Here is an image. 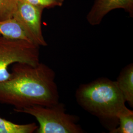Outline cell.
Here are the masks:
<instances>
[{
	"label": "cell",
	"instance_id": "obj_2",
	"mask_svg": "<svg viewBox=\"0 0 133 133\" xmlns=\"http://www.w3.org/2000/svg\"><path fill=\"white\" fill-rule=\"evenodd\" d=\"M76 97L83 109L109 123L110 132L117 127V115L126 102L115 81L101 78L82 84L76 90Z\"/></svg>",
	"mask_w": 133,
	"mask_h": 133
},
{
	"label": "cell",
	"instance_id": "obj_9",
	"mask_svg": "<svg viewBox=\"0 0 133 133\" xmlns=\"http://www.w3.org/2000/svg\"><path fill=\"white\" fill-rule=\"evenodd\" d=\"M38 128L35 122L19 124L0 117V133H33L36 132Z\"/></svg>",
	"mask_w": 133,
	"mask_h": 133
},
{
	"label": "cell",
	"instance_id": "obj_7",
	"mask_svg": "<svg viewBox=\"0 0 133 133\" xmlns=\"http://www.w3.org/2000/svg\"><path fill=\"white\" fill-rule=\"evenodd\" d=\"M126 102L133 107V65L130 64L124 67L115 81Z\"/></svg>",
	"mask_w": 133,
	"mask_h": 133
},
{
	"label": "cell",
	"instance_id": "obj_11",
	"mask_svg": "<svg viewBox=\"0 0 133 133\" xmlns=\"http://www.w3.org/2000/svg\"><path fill=\"white\" fill-rule=\"evenodd\" d=\"M17 0H0V20L13 17Z\"/></svg>",
	"mask_w": 133,
	"mask_h": 133
},
{
	"label": "cell",
	"instance_id": "obj_3",
	"mask_svg": "<svg viewBox=\"0 0 133 133\" xmlns=\"http://www.w3.org/2000/svg\"><path fill=\"white\" fill-rule=\"evenodd\" d=\"M14 111L33 116L39 126L37 133H82L84 131L77 124L76 116L66 112L64 105L59 102L50 106L34 105Z\"/></svg>",
	"mask_w": 133,
	"mask_h": 133
},
{
	"label": "cell",
	"instance_id": "obj_8",
	"mask_svg": "<svg viewBox=\"0 0 133 133\" xmlns=\"http://www.w3.org/2000/svg\"><path fill=\"white\" fill-rule=\"evenodd\" d=\"M0 35L10 39L25 40L33 43L19 22L13 17L0 20Z\"/></svg>",
	"mask_w": 133,
	"mask_h": 133
},
{
	"label": "cell",
	"instance_id": "obj_10",
	"mask_svg": "<svg viewBox=\"0 0 133 133\" xmlns=\"http://www.w3.org/2000/svg\"><path fill=\"white\" fill-rule=\"evenodd\" d=\"M118 125L111 133H133V111L125 105L117 115Z\"/></svg>",
	"mask_w": 133,
	"mask_h": 133
},
{
	"label": "cell",
	"instance_id": "obj_4",
	"mask_svg": "<svg viewBox=\"0 0 133 133\" xmlns=\"http://www.w3.org/2000/svg\"><path fill=\"white\" fill-rule=\"evenodd\" d=\"M39 48L31 42L10 39L0 35V81L10 77L9 68L14 63L38 65L40 63Z\"/></svg>",
	"mask_w": 133,
	"mask_h": 133
},
{
	"label": "cell",
	"instance_id": "obj_1",
	"mask_svg": "<svg viewBox=\"0 0 133 133\" xmlns=\"http://www.w3.org/2000/svg\"><path fill=\"white\" fill-rule=\"evenodd\" d=\"M10 77L0 81V103L21 109L34 105L50 106L59 103L55 73L46 64L16 63Z\"/></svg>",
	"mask_w": 133,
	"mask_h": 133
},
{
	"label": "cell",
	"instance_id": "obj_12",
	"mask_svg": "<svg viewBox=\"0 0 133 133\" xmlns=\"http://www.w3.org/2000/svg\"><path fill=\"white\" fill-rule=\"evenodd\" d=\"M31 5L43 10L60 7L63 5L64 0H23Z\"/></svg>",
	"mask_w": 133,
	"mask_h": 133
},
{
	"label": "cell",
	"instance_id": "obj_6",
	"mask_svg": "<svg viewBox=\"0 0 133 133\" xmlns=\"http://www.w3.org/2000/svg\"><path fill=\"white\" fill-rule=\"evenodd\" d=\"M116 9H122L132 17L133 0H95L86 16L87 21L92 26L98 25L107 14Z\"/></svg>",
	"mask_w": 133,
	"mask_h": 133
},
{
	"label": "cell",
	"instance_id": "obj_5",
	"mask_svg": "<svg viewBox=\"0 0 133 133\" xmlns=\"http://www.w3.org/2000/svg\"><path fill=\"white\" fill-rule=\"evenodd\" d=\"M43 10L23 0H17L13 15L30 39L39 46L48 45L43 36L42 18Z\"/></svg>",
	"mask_w": 133,
	"mask_h": 133
}]
</instances>
